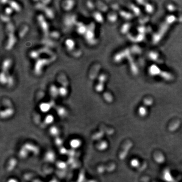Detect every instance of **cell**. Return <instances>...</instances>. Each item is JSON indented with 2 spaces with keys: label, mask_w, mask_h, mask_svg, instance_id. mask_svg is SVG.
I'll list each match as a JSON object with an SVG mask.
<instances>
[{
  "label": "cell",
  "mask_w": 182,
  "mask_h": 182,
  "mask_svg": "<svg viewBox=\"0 0 182 182\" xmlns=\"http://www.w3.org/2000/svg\"><path fill=\"white\" fill-rule=\"evenodd\" d=\"M40 23H41L42 24V27L43 28V29H44V31H47V23H46L45 21L44 22V21H42L43 20V18H42V16H40Z\"/></svg>",
  "instance_id": "cell-1"
},
{
  "label": "cell",
  "mask_w": 182,
  "mask_h": 182,
  "mask_svg": "<svg viewBox=\"0 0 182 182\" xmlns=\"http://www.w3.org/2000/svg\"><path fill=\"white\" fill-rule=\"evenodd\" d=\"M10 5L12 7L15 9V10H16V11H19L20 10V8L19 6H18V4H17L15 2H10Z\"/></svg>",
  "instance_id": "cell-2"
},
{
  "label": "cell",
  "mask_w": 182,
  "mask_h": 182,
  "mask_svg": "<svg viewBox=\"0 0 182 182\" xmlns=\"http://www.w3.org/2000/svg\"><path fill=\"white\" fill-rule=\"evenodd\" d=\"M66 45H67V46H68V48L69 49H71V48H72L74 46V43H73V40H67V42H66Z\"/></svg>",
  "instance_id": "cell-3"
},
{
  "label": "cell",
  "mask_w": 182,
  "mask_h": 182,
  "mask_svg": "<svg viewBox=\"0 0 182 182\" xmlns=\"http://www.w3.org/2000/svg\"><path fill=\"white\" fill-rule=\"evenodd\" d=\"M10 65V61L9 60H5V61L3 63V69H7L6 68L9 67Z\"/></svg>",
  "instance_id": "cell-4"
},
{
  "label": "cell",
  "mask_w": 182,
  "mask_h": 182,
  "mask_svg": "<svg viewBox=\"0 0 182 182\" xmlns=\"http://www.w3.org/2000/svg\"><path fill=\"white\" fill-rule=\"evenodd\" d=\"M67 3V4L65 6V9H67V10H70L71 9V7H73V2H72V1H68Z\"/></svg>",
  "instance_id": "cell-5"
},
{
  "label": "cell",
  "mask_w": 182,
  "mask_h": 182,
  "mask_svg": "<svg viewBox=\"0 0 182 182\" xmlns=\"http://www.w3.org/2000/svg\"><path fill=\"white\" fill-rule=\"evenodd\" d=\"M85 31V26H84L83 25H81L79 26V33L82 34V33H84Z\"/></svg>",
  "instance_id": "cell-6"
},
{
  "label": "cell",
  "mask_w": 182,
  "mask_h": 182,
  "mask_svg": "<svg viewBox=\"0 0 182 182\" xmlns=\"http://www.w3.org/2000/svg\"><path fill=\"white\" fill-rule=\"evenodd\" d=\"M6 12L7 14H9L10 13H11L12 9L10 8H7V9H6Z\"/></svg>",
  "instance_id": "cell-7"
},
{
  "label": "cell",
  "mask_w": 182,
  "mask_h": 182,
  "mask_svg": "<svg viewBox=\"0 0 182 182\" xmlns=\"http://www.w3.org/2000/svg\"><path fill=\"white\" fill-rule=\"evenodd\" d=\"M60 93L62 94H63V95H65V94L66 93V90L64 88H61V89L60 90Z\"/></svg>",
  "instance_id": "cell-8"
}]
</instances>
